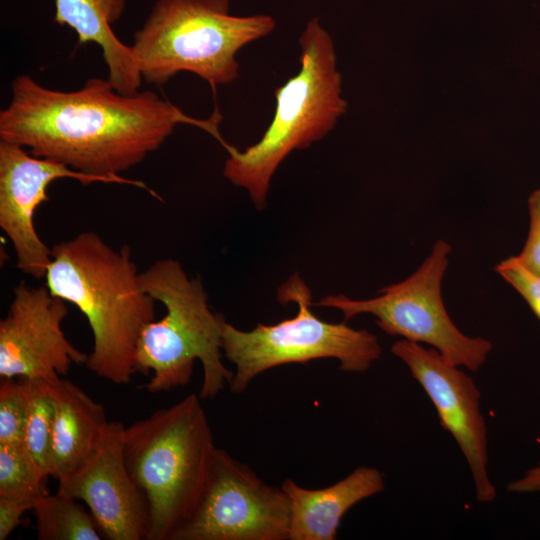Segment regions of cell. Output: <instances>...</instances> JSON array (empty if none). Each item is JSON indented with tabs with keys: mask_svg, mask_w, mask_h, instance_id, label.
<instances>
[{
	"mask_svg": "<svg viewBox=\"0 0 540 540\" xmlns=\"http://www.w3.org/2000/svg\"><path fill=\"white\" fill-rule=\"evenodd\" d=\"M216 109L195 119L152 91L124 95L108 80L90 78L76 91L46 88L30 75L11 84V100L0 112V140L28 148L36 157L60 162L111 183L147 185L120 175L157 150L179 124L199 127L219 142Z\"/></svg>",
	"mask_w": 540,
	"mask_h": 540,
	"instance_id": "6da1fadb",
	"label": "cell"
},
{
	"mask_svg": "<svg viewBox=\"0 0 540 540\" xmlns=\"http://www.w3.org/2000/svg\"><path fill=\"white\" fill-rule=\"evenodd\" d=\"M139 275L128 245L117 251L85 231L52 247L44 276L51 294L75 305L89 323L93 347L87 367L117 385L138 373V341L155 320V300Z\"/></svg>",
	"mask_w": 540,
	"mask_h": 540,
	"instance_id": "7a4b0ae2",
	"label": "cell"
},
{
	"mask_svg": "<svg viewBox=\"0 0 540 540\" xmlns=\"http://www.w3.org/2000/svg\"><path fill=\"white\" fill-rule=\"evenodd\" d=\"M124 455L149 512L146 540H173L208 486L217 447L200 396L124 427Z\"/></svg>",
	"mask_w": 540,
	"mask_h": 540,
	"instance_id": "3957f363",
	"label": "cell"
},
{
	"mask_svg": "<svg viewBox=\"0 0 540 540\" xmlns=\"http://www.w3.org/2000/svg\"><path fill=\"white\" fill-rule=\"evenodd\" d=\"M300 70L275 90L272 121L261 139L244 151L226 143L229 156L223 175L245 188L262 210L270 182L281 162L294 150L325 137L347 108L341 97V75L329 33L318 18L308 21L299 37Z\"/></svg>",
	"mask_w": 540,
	"mask_h": 540,
	"instance_id": "277c9868",
	"label": "cell"
},
{
	"mask_svg": "<svg viewBox=\"0 0 540 540\" xmlns=\"http://www.w3.org/2000/svg\"><path fill=\"white\" fill-rule=\"evenodd\" d=\"M275 26L269 15H232L229 0H158L131 47L145 82L160 87L186 71L216 91L239 77L238 51Z\"/></svg>",
	"mask_w": 540,
	"mask_h": 540,
	"instance_id": "5b68a950",
	"label": "cell"
},
{
	"mask_svg": "<svg viewBox=\"0 0 540 540\" xmlns=\"http://www.w3.org/2000/svg\"><path fill=\"white\" fill-rule=\"evenodd\" d=\"M139 279L143 290L166 308L162 319L144 328L137 345L138 373L152 372L147 391L186 386L198 359L203 369L199 396L215 397L234 372L222 362L223 317L210 310L201 280L189 279L174 259L155 261Z\"/></svg>",
	"mask_w": 540,
	"mask_h": 540,
	"instance_id": "8992f818",
	"label": "cell"
},
{
	"mask_svg": "<svg viewBox=\"0 0 540 540\" xmlns=\"http://www.w3.org/2000/svg\"><path fill=\"white\" fill-rule=\"evenodd\" d=\"M277 300L295 302L297 315L274 325L257 324L250 331L222 320V351L236 367L229 383L232 393L244 392L259 374L283 364L334 358L343 371L363 372L380 358L381 346L371 332L313 314L311 291L298 274L279 287Z\"/></svg>",
	"mask_w": 540,
	"mask_h": 540,
	"instance_id": "52a82bcc",
	"label": "cell"
},
{
	"mask_svg": "<svg viewBox=\"0 0 540 540\" xmlns=\"http://www.w3.org/2000/svg\"><path fill=\"white\" fill-rule=\"evenodd\" d=\"M451 251V245L439 239L416 271L380 289L378 296L354 300L343 294L327 295L312 306L336 308L343 313L344 322L359 314H372L388 335L428 344L457 366L475 372L487 360L492 343L463 334L447 313L441 283Z\"/></svg>",
	"mask_w": 540,
	"mask_h": 540,
	"instance_id": "ba28073f",
	"label": "cell"
},
{
	"mask_svg": "<svg viewBox=\"0 0 540 540\" xmlns=\"http://www.w3.org/2000/svg\"><path fill=\"white\" fill-rule=\"evenodd\" d=\"M290 502L246 464L216 449L206 491L173 540H288Z\"/></svg>",
	"mask_w": 540,
	"mask_h": 540,
	"instance_id": "9c48e42d",
	"label": "cell"
},
{
	"mask_svg": "<svg viewBox=\"0 0 540 540\" xmlns=\"http://www.w3.org/2000/svg\"><path fill=\"white\" fill-rule=\"evenodd\" d=\"M66 301L47 286L14 288L9 311L0 321L1 379L59 381L88 355L77 349L62 330Z\"/></svg>",
	"mask_w": 540,
	"mask_h": 540,
	"instance_id": "30bf717a",
	"label": "cell"
},
{
	"mask_svg": "<svg viewBox=\"0 0 540 540\" xmlns=\"http://www.w3.org/2000/svg\"><path fill=\"white\" fill-rule=\"evenodd\" d=\"M391 352L409 368L433 403L441 426L457 442L470 468L476 498L487 503L496 497L488 476L487 426L480 409V391L471 377L435 348L406 339Z\"/></svg>",
	"mask_w": 540,
	"mask_h": 540,
	"instance_id": "8fae6325",
	"label": "cell"
},
{
	"mask_svg": "<svg viewBox=\"0 0 540 540\" xmlns=\"http://www.w3.org/2000/svg\"><path fill=\"white\" fill-rule=\"evenodd\" d=\"M61 178H73L84 185L111 183L0 140V227L14 247L18 269L36 279L44 278L51 249L36 231L34 214L41 203L49 200V184Z\"/></svg>",
	"mask_w": 540,
	"mask_h": 540,
	"instance_id": "7c38bea8",
	"label": "cell"
},
{
	"mask_svg": "<svg viewBox=\"0 0 540 540\" xmlns=\"http://www.w3.org/2000/svg\"><path fill=\"white\" fill-rule=\"evenodd\" d=\"M124 427L109 422L94 453L58 481L57 491L87 505L103 538L142 540L147 537L149 512L125 460Z\"/></svg>",
	"mask_w": 540,
	"mask_h": 540,
	"instance_id": "4fadbf2b",
	"label": "cell"
},
{
	"mask_svg": "<svg viewBox=\"0 0 540 540\" xmlns=\"http://www.w3.org/2000/svg\"><path fill=\"white\" fill-rule=\"evenodd\" d=\"M281 488L290 502L288 540H334L346 512L382 492L385 480L378 469L360 466L325 488L308 489L290 478L282 482Z\"/></svg>",
	"mask_w": 540,
	"mask_h": 540,
	"instance_id": "5bb4252c",
	"label": "cell"
},
{
	"mask_svg": "<svg viewBox=\"0 0 540 540\" xmlns=\"http://www.w3.org/2000/svg\"><path fill=\"white\" fill-rule=\"evenodd\" d=\"M51 391V476L59 481L94 453L109 422L103 406L73 382L61 378L51 384Z\"/></svg>",
	"mask_w": 540,
	"mask_h": 540,
	"instance_id": "9a60e30c",
	"label": "cell"
},
{
	"mask_svg": "<svg viewBox=\"0 0 540 540\" xmlns=\"http://www.w3.org/2000/svg\"><path fill=\"white\" fill-rule=\"evenodd\" d=\"M126 0H55L56 23L78 36V45L95 43L102 49L107 80L124 95L139 92L142 76L132 47L121 42L111 29L124 13Z\"/></svg>",
	"mask_w": 540,
	"mask_h": 540,
	"instance_id": "2e32d148",
	"label": "cell"
},
{
	"mask_svg": "<svg viewBox=\"0 0 540 540\" xmlns=\"http://www.w3.org/2000/svg\"><path fill=\"white\" fill-rule=\"evenodd\" d=\"M39 540H99L102 533L90 511L66 494L43 496L32 508Z\"/></svg>",
	"mask_w": 540,
	"mask_h": 540,
	"instance_id": "e0dca14e",
	"label": "cell"
},
{
	"mask_svg": "<svg viewBox=\"0 0 540 540\" xmlns=\"http://www.w3.org/2000/svg\"><path fill=\"white\" fill-rule=\"evenodd\" d=\"M46 477L36 468L23 445L0 444V498L32 508L45 495Z\"/></svg>",
	"mask_w": 540,
	"mask_h": 540,
	"instance_id": "ac0fdd59",
	"label": "cell"
},
{
	"mask_svg": "<svg viewBox=\"0 0 540 540\" xmlns=\"http://www.w3.org/2000/svg\"><path fill=\"white\" fill-rule=\"evenodd\" d=\"M29 381L30 404L22 445L38 471L47 478L51 476L53 425L51 383L41 380Z\"/></svg>",
	"mask_w": 540,
	"mask_h": 540,
	"instance_id": "d6986e66",
	"label": "cell"
},
{
	"mask_svg": "<svg viewBox=\"0 0 540 540\" xmlns=\"http://www.w3.org/2000/svg\"><path fill=\"white\" fill-rule=\"evenodd\" d=\"M30 394L29 380L2 379L0 385V444H23Z\"/></svg>",
	"mask_w": 540,
	"mask_h": 540,
	"instance_id": "ffe728a7",
	"label": "cell"
},
{
	"mask_svg": "<svg viewBox=\"0 0 540 540\" xmlns=\"http://www.w3.org/2000/svg\"><path fill=\"white\" fill-rule=\"evenodd\" d=\"M495 272L523 297L540 321V275L526 267L517 256L499 262Z\"/></svg>",
	"mask_w": 540,
	"mask_h": 540,
	"instance_id": "44dd1931",
	"label": "cell"
},
{
	"mask_svg": "<svg viewBox=\"0 0 540 540\" xmlns=\"http://www.w3.org/2000/svg\"><path fill=\"white\" fill-rule=\"evenodd\" d=\"M529 231L518 259L531 271L540 275V189L528 198Z\"/></svg>",
	"mask_w": 540,
	"mask_h": 540,
	"instance_id": "7402d4cb",
	"label": "cell"
},
{
	"mask_svg": "<svg viewBox=\"0 0 540 540\" xmlns=\"http://www.w3.org/2000/svg\"><path fill=\"white\" fill-rule=\"evenodd\" d=\"M27 504L0 498V540H5L20 525Z\"/></svg>",
	"mask_w": 540,
	"mask_h": 540,
	"instance_id": "603a6c76",
	"label": "cell"
},
{
	"mask_svg": "<svg viewBox=\"0 0 540 540\" xmlns=\"http://www.w3.org/2000/svg\"><path fill=\"white\" fill-rule=\"evenodd\" d=\"M507 490L514 493H540V463L529 469L521 478L510 482Z\"/></svg>",
	"mask_w": 540,
	"mask_h": 540,
	"instance_id": "cb8c5ba5",
	"label": "cell"
}]
</instances>
